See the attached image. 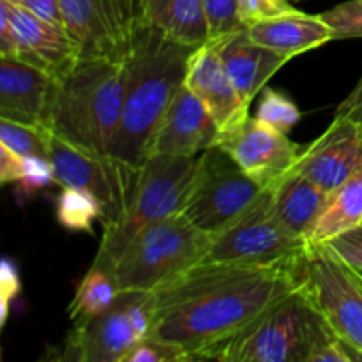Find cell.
Listing matches in <instances>:
<instances>
[{
	"label": "cell",
	"instance_id": "6da1fadb",
	"mask_svg": "<svg viewBox=\"0 0 362 362\" xmlns=\"http://www.w3.org/2000/svg\"><path fill=\"white\" fill-rule=\"evenodd\" d=\"M303 283V264L200 262L152 292L151 334L198 361Z\"/></svg>",
	"mask_w": 362,
	"mask_h": 362
},
{
	"label": "cell",
	"instance_id": "7a4b0ae2",
	"mask_svg": "<svg viewBox=\"0 0 362 362\" xmlns=\"http://www.w3.org/2000/svg\"><path fill=\"white\" fill-rule=\"evenodd\" d=\"M198 46L170 37L147 23L138 32L122 62V119L110 154L133 168L152 156L156 133L170 103L186 81L187 67Z\"/></svg>",
	"mask_w": 362,
	"mask_h": 362
},
{
	"label": "cell",
	"instance_id": "3957f363",
	"mask_svg": "<svg viewBox=\"0 0 362 362\" xmlns=\"http://www.w3.org/2000/svg\"><path fill=\"white\" fill-rule=\"evenodd\" d=\"M124 67L106 59H80L55 78L46 129L90 154H110L122 119Z\"/></svg>",
	"mask_w": 362,
	"mask_h": 362
},
{
	"label": "cell",
	"instance_id": "277c9868",
	"mask_svg": "<svg viewBox=\"0 0 362 362\" xmlns=\"http://www.w3.org/2000/svg\"><path fill=\"white\" fill-rule=\"evenodd\" d=\"M331 332L336 331L300 283L232 338L205 350L198 361L308 362L311 350Z\"/></svg>",
	"mask_w": 362,
	"mask_h": 362
},
{
	"label": "cell",
	"instance_id": "5b68a950",
	"mask_svg": "<svg viewBox=\"0 0 362 362\" xmlns=\"http://www.w3.org/2000/svg\"><path fill=\"white\" fill-rule=\"evenodd\" d=\"M198 156L152 154L140 166L138 182L122 218L103 228L92 267L112 274L131 240L148 225L179 214L197 172Z\"/></svg>",
	"mask_w": 362,
	"mask_h": 362
},
{
	"label": "cell",
	"instance_id": "8992f818",
	"mask_svg": "<svg viewBox=\"0 0 362 362\" xmlns=\"http://www.w3.org/2000/svg\"><path fill=\"white\" fill-rule=\"evenodd\" d=\"M212 237L191 225L182 214L156 221L141 230L113 265L119 290L156 292L200 264Z\"/></svg>",
	"mask_w": 362,
	"mask_h": 362
},
{
	"label": "cell",
	"instance_id": "52a82bcc",
	"mask_svg": "<svg viewBox=\"0 0 362 362\" xmlns=\"http://www.w3.org/2000/svg\"><path fill=\"white\" fill-rule=\"evenodd\" d=\"M264 189L223 148H207L198 156L194 179L179 214L214 237L253 207Z\"/></svg>",
	"mask_w": 362,
	"mask_h": 362
},
{
	"label": "cell",
	"instance_id": "ba28073f",
	"mask_svg": "<svg viewBox=\"0 0 362 362\" xmlns=\"http://www.w3.org/2000/svg\"><path fill=\"white\" fill-rule=\"evenodd\" d=\"M308 251L310 243L279 219L265 187L253 207L212 237L211 247L202 262L299 267Z\"/></svg>",
	"mask_w": 362,
	"mask_h": 362
},
{
	"label": "cell",
	"instance_id": "9c48e42d",
	"mask_svg": "<svg viewBox=\"0 0 362 362\" xmlns=\"http://www.w3.org/2000/svg\"><path fill=\"white\" fill-rule=\"evenodd\" d=\"M48 159L55 173V184L85 191L103 209V228L119 221L133 198L140 168L113 158L112 154H90L49 133Z\"/></svg>",
	"mask_w": 362,
	"mask_h": 362
},
{
	"label": "cell",
	"instance_id": "30bf717a",
	"mask_svg": "<svg viewBox=\"0 0 362 362\" xmlns=\"http://www.w3.org/2000/svg\"><path fill=\"white\" fill-rule=\"evenodd\" d=\"M60 11L80 59L122 64L138 32L148 23L144 0H60Z\"/></svg>",
	"mask_w": 362,
	"mask_h": 362
},
{
	"label": "cell",
	"instance_id": "8fae6325",
	"mask_svg": "<svg viewBox=\"0 0 362 362\" xmlns=\"http://www.w3.org/2000/svg\"><path fill=\"white\" fill-rule=\"evenodd\" d=\"M303 283L336 334L362 354V272L325 244H310L303 262Z\"/></svg>",
	"mask_w": 362,
	"mask_h": 362
},
{
	"label": "cell",
	"instance_id": "7c38bea8",
	"mask_svg": "<svg viewBox=\"0 0 362 362\" xmlns=\"http://www.w3.org/2000/svg\"><path fill=\"white\" fill-rule=\"evenodd\" d=\"M216 147L223 148L244 173L267 187L296 165L303 147L285 133L247 117L239 126L223 131Z\"/></svg>",
	"mask_w": 362,
	"mask_h": 362
},
{
	"label": "cell",
	"instance_id": "4fadbf2b",
	"mask_svg": "<svg viewBox=\"0 0 362 362\" xmlns=\"http://www.w3.org/2000/svg\"><path fill=\"white\" fill-rule=\"evenodd\" d=\"M138 290H122L112 308L73 322L59 359L76 362H122L138 339L129 318Z\"/></svg>",
	"mask_w": 362,
	"mask_h": 362
},
{
	"label": "cell",
	"instance_id": "5bb4252c",
	"mask_svg": "<svg viewBox=\"0 0 362 362\" xmlns=\"http://www.w3.org/2000/svg\"><path fill=\"white\" fill-rule=\"evenodd\" d=\"M293 168L331 193L362 170V124L334 117L331 126L300 151Z\"/></svg>",
	"mask_w": 362,
	"mask_h": 362
},
{
	"label": "cell",
	"instance_id": "9a60e30c",
	"mask_svg": "<svg viewBox=\"0 0 362 362\" xmlns=\"http://www.w3.org/2000/svg\"><path fill=\"white\" fill-rule=\"evenodd\" d=\"M221 129L204 103L182 85L156 133L152 154L198 156L218 145Z\"/></svg>",
	"mask_w": 362,
	"mask_h": 362
},
{
	"label": "cell",
	"instance_id": "2e32d148",
	"mask_svg": "<svg viewBox=\"0 0 362 362\" xmlns=\"http://www.w3.org/2000/svg\"><path fill=\"white\" fill-rule=\"evenodd\" d=\"M184 85L204 103L221 133L250 117L251 105L240 98L212 42L194 49Z\"/></svg>",
	"mask_w": 362,
	"mask_h": 362
},
{
	"label": "cell",
	"instance_id": "e0dca14e",
	"mask_svg": "<svg viewBox=\"0 0 362 362\" xmlns=\"http://www.w3.org/2000/svg\"><path fill=\"white\" fill-rule=\"evenodd\" d=\"M13 34L16 55L52 78H60L80 60V49L62 25L41 20L18 4L13 6Z\"/></svg>",
	"mask_w": 362,
	"mask_h": 362
},
{
	"label": "cell",
	"instance_id": "ac0fdd59",
	"mask_svg": "<svg viewBox=\"0 0 362 362\" xmlns=\"http://www.w3.org/2000/svg\"><path fill=\"white\" fill-rule=\"evenodd\" d=\"M53 81L55 78L18 55L0 53V117L46 127Z\"/></svg>",
	"mask_w": 362,
	"mask_h": 362
},
{
	"label": "cell",
	"instance_id": "d6986e66",
	"mask_svg": "<svg viewBox=\"0 0 362 362\" xmlns=\"http://www.w3.org/2000/svg\"><path fill=\"white\" fill-rule=\"evenodd\" d=\"M209 42L214 45L226 73L247 105L253 103L264 87H267V81L290 60L288 57L255 42L247 35L246 27L219 41Z\"/></svg>",
	"mask_w": 362,
	"mask_h": 362
},
{
	"label": "cell",
	"instance_id": "ffe728a7",
	"mask_svg": "<svg viewBox=\"0 0 362 362\" xmlns=\"http://www.w3.org/2000/svg\"><path fill=\"white\" fill-rule=\"evenodd\" d=\"M246 32L255 42L274 49L288 59L320 48L334 39L331 28L322 20L320 14H306L297 9L255 21L247 25Z\"/></svg>",
	"mask_w": 362,
	"mask_h": 362
},
{
	"label": "cell",
	"instance_id": "44dd1931",
	"mask_svg": "<svg viewBox=\"0 0 362 362\" xmlns=\"http://www.w3.org/2000/svg\"><path fill=\"white\" fill-rule=\"evenodd\" d=\"M267 191L276 214L299 235L308 232L327 198V193L322 187L297 172L293 166L279 179L269 184Z\"/></svg>",
	"mask_w": 362,
	"mask_h": 362
},
{
	"label": "cell",
	"instance_id": "7402d4cb",
	"mask_svg": "<svg viewBox=\"0 0 362 362\" xmlns=\"http://www.w3.org/2000/svg\"><path fill=\"white\" fill-rule=\"evenodd\" d=\"M362 225V170L327 193L325 204L304 233L311 246L327 244Z\"/></svg>",
	"mask_w": 362,
	"mask_h": 362
},
{
	"label": "cell",
	"instance_id": "603a6c76",
	"mask_svg": "<svg viewBox=\"0 0 362 362\" xmlns=\"http://www.w3.org/2000/svg\"><path fill=\"white\" fill-rule=\"evenodd\" d=\"M145 16L170 37L193 46L209 42L204 0H144Z\"/></svg>",
	"mask_w": 362,
	"mask_h": 362
},
{
	"label": "cell",
	"instance_id": "cb8c5ba5",
	"mask_svg": "<svg viewBox=\"0 0 362 362\" xmlns=\"http://www.w3.org/2000/svg\"><path fill=\"white\" fill-rule=\"evenodd\" d=\"M119 296L120 290L113 274L99 267H90L78 285L76 293L67 308V315L71 322L94 317L112 308Z\"/></svg>",
	"mask_w": 362,
	"mask_h": 362
},
{
	"label": "cell",
	"instance_id": "d4e9b609",
	"mask_svg": "<svg viewBox=\"0 0 362 362\" xmlns=\"http://www.w3.org/2000/svg\"><path fill=\"white\" fill-rule=\"evenodd\" d=\"M57 221L71 232H92L95 221L103 219V209L92 194L85 191L62 187L57 198Z\"/></svg>",
	"mask_w": 362,
	"mask_h": 362
},
{
	"label": "cell",
	"instance_id": "484cf974",
	"mask_svg": "<svg viewBox=\"0 0 362 362\" xmlns=\"http://www.w3.org/2000/svg\"><path fill=\"white\" fill-rule=\"evenodd\" d=\"M48 140L49 131L46 127L28 126L0 117V141L20 158L25 156L48 158Z\"/></svg>",
	"mask_w": 362,
	"mask_h": 362
},
{
	"label": "cell",
	"instance_id": "4316f807",
	"mask_svg": "<svg viewBox=\"0 0 362 362\" xmlns=\"http://www.w3.org/2000/svg\"><path fill=\"white\" fill-rule=\"evenodd\" d=\"M257 119L274 127L279 133L288 134L300 122L303 113H300L299 106L285 94L271 87H264L260 105L257 110Z\"/></svg>",
	"mask_w": 362,
	"mask_h": 362
},
{
	"label": "cell",
	"instance_id": "83f0119b",
	"mask_svg": "<svg viewBox=\"0 0 362 362\" xmlns=\"http://www.w3.org/2000/svg\"><path fill=\"white\" fill-rule=\"evenodd\" d=\"M55 182V173L48 158L25 156L21 158V172L16 180V197L20 202H27L39 191Z\"/></svg>",
	"mask_w": 362,
	"mask_h": 362
},
{
	"label": "cell",
	"instance_id": "f1b7e54d",
	"mask_svg": "<svg viewBox=\"0 0 362 362\" xmlns=\"http://www.w3.org/2000/svg\"><path fill=\"white\" fill-rule=\"evenodd\" d=\"M334 39L362 37V0H346L332 9L320 13Z\"/></svg>",
	"mask_w": 362,
	"mask_h": 362
},
{
	"label": "cell",
	"instance_id": "f546056e",
	"mask_svg": "<svg viewBox=\"0 0 362 362\" xmlns=\"http://www.w3.org/2000/svg\"><path fill=\"white\" fill-rule=\"evenodd\" d=\"M209 41H219L244 28L237 14V0H204Z\"/></svg>",
	"mask_w": 362,
	"mask_h": 362
},
{
	"label": "cell",
	"instance_id": "4dcf8cb0",
	"mask_svg": "<svg viewBox=\"0 0 362 362\" xmlns=\"http://www.w3.org/2000/svg\"><path fill=\"white\" fill-rule=\"evenodd\" d=\"M191 362L189 356L184 352L179 346L172 345V343L161 341L158 338H147L140 339L133 349L127 352L122 362Z\"/></svg>",
	"mask_w": 362,
	"mask_h": 362
},
{
	"label": "cell",
	"instance_id": "1f68e13d",
	"mask_svg": "<svg viewBox=\"0 0 362 362\" xmlns=\"http://www.w3.org/2000/svg\"><path fill=\"white\" fill-rule=\"evenodd\" d=\"M293 9L288 0H237V14L244 27Z\"/></svg>",
	"mask_w": 362,
	"mask_h": 362
},
{
	"label": "cell",
	"instance_id": "d6a6232c",
	"mask_svg": "<svg viewBox=\"0 0 362 362\" xmlns=\"http://www.w3.org/2000/svg\"><path fill=\"white\" fill-rule=\"evenodd\" d=\"M325 246L331 247L350 267L362 272V226H357V228L350 230V232L341 233L336 239L329 240Z\"/></svg>",
	"mask_w": 362,
	"mask_h": 362
},
{
	"label": "cell",
	"instance_id": "836d02e7",
	"mask_svg": "<svg viewBox=\"0 0 362 362\" xmlns=\"http://www.w3.org/2000/svg\"><path fill=\"white\" fill-rule=\"evenodd\" d=\"M13 2L0 0V53L16 55L13 34Z\"/></svg>",
	"mask_w": 362,
	"mask_h": 362
},
{
	"label": "cell",
	"instance_id": "e575fe53",
	"mask_svg": "<svg viewBox=\"0 0 362 362\" xmlns=\"http://www.w3.org/2000/svg\"><path fill=\"white\" fill-rule=\"evenodd\" d=\"M18 6L27 9L28 13L35 14L41 20L49 23L62 25V11H60V0H18Z\"/></svg>",
	"mask_w": 362,
	"mask_h": 362
},
{
	"label": "cell",
	"instance_id": "d590c367",
	"mask_svg": "<svg viewBox=\"0 0 362 362\" xmlns=\"http://www.w3.org/2000/svg\"><path fill=\"white\" fill-rule=\"evenodd\" d=\"M20 290L21 281L16 264L9 258H0V296L14 299L20 293Z\"/></svg>",
	"mask_w": 362,
	"mask_h": 362
},
{
	"label": "cell",
	"instance_id": "8d00e7d4",
	"mask_svg": "<svg viewBox=\"0 0 362 362\" xmlns=\"http://www.w3.org/2000/svg\"><path fill=\"white\" fill-rule=\"evenodd\" d=\"M334 117L356 120V122L362 124V76L357 81L356 88L349 94V98L336 108Z\"/></svg>",
	"mask_w": 362,
	"mask_h": 362
},
{
	"label": "cell",
	"instance_id": "74e56055",
	"mask_svg": "<svg viewBox=\"0 0 362 362\" xmlns=\"http://www.w3.org/2000/svg\"><path fill=\"white\" fill-rule=\"evenodd\" d=\"M21 172V158L0 141V184L16 182Z\"/></svg>",
	"mask_w": 362,
	"mask_h": 362
},
{
	"label": "cell",
	"instance_id": "f35d334b",
	"mask_svg": "<svg viewBox=\"0 0 362 362\" xmlns=\"http://www.w3.org/2000/svg\"><path fill=\"white\" fill-rule=\"evenodd\" d=\"M11 300H13V299H9V297L0 296V331H2V327L6 325L7 317H9Z\"/></svg>",
	"mask_w": 362,
	"mask_h": 362
},
{
	"label": "cell",
	"instance_id": "ab89813d",
	"mask_svg": "<svg viewBox=\"0 0 362 362\" xmlns=\"http://www.w3.org/2000/svg\"><path fill=\"white\" fill-rule=\"evenodd\" d=\"M7 2H13V4H18V0H7Z\"/></svg>",
	"mask_w": 362,
	"mask_h": 362
},
{
	"label": "cell",
	"instance_id": "60d3db41",
	"mask_svg": "<svg viewBox=\"0 0 362 362\" xmlns=\"http://www.w3.org/2000/svg\"><path fill=\"white\" fill-rule=\"evenodd\" d=\"M293 2H299V0H293Z\"/></svg>",
	"mask_w": 362,
	"mask_h": 362
},
{
	"label": "cell",
	"instance_id": "b9f144b4",
	"mask_svg": "<svg viewBox=\"0 0 362 362\" xmlns=\"http://www.w3.org/2000/svg\"><path fill=\"white\" fill-rule=\"evenodd\" d=\"M361 226H362V225H361Z\"/></svg>",
	"mask_w": 362,
	"mask_h": 362
}]
</instances>
